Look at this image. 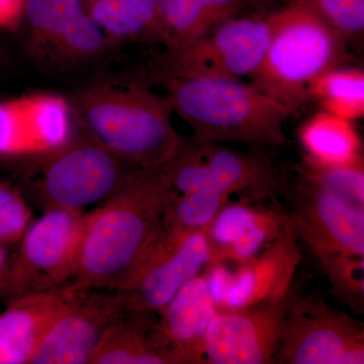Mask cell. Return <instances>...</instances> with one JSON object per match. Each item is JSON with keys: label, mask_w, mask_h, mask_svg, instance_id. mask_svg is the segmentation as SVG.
<instances>
[{"label": "cell", "mask_w": 364, "mask_h": 364, "mask_svg": "<svg viewBox=\"0 0 364 364\" xmlns=\"http://www.w3.org/2000/svg\"><path fill=\"white\" fill-rule=\"evenodd\" d=\"M174 196L164 166L131 176L85 215L71 282L82 289H123L159 233L165 208Z\"/></svg>", "instance_id": "obj_1"}, {"label": "cell", "mask_w": 364, "mask_h": 364, "mask_svg": "<svg viewBox=\"0 0 364 364\" xmlns=\"http://www.w3.org/2000/svg\"><path fill=\"white\" fill-rule=\"evenodd\" d=\"M68 102L87 136L136 168H161L183 142L172 124L169 98L141 83H95Z\"/></svg>", "instance_id": "obj_2"}, {"label": "cell", "mask_w": 364, "mask_h": 364, "mask_svg": "<svg viewBox=\"0 0 364 364\" xmlns=\"http://www.w3.org/2000/svg\"><path fill=\"white\" fill-rule=\"evenodd\" d=\"M173 111L210 143L284 145L294 112L251 85L224 78H159Z\"/></svg>", "instance_id": "obj_3"}, {"label": "cell", "mask_w": 364, "mask_h": 364, "mask_svg": "<svg viewBox=\"0 0 364 364\" xmlns=\"http://www.w3.org/2000/svg\"><path fill=\"white\" fill-rule=\"evenodd\" d=\"M272 42L251 85L294 112L321 76L343 64L346 41L304 0L273 13Z\"/></svg>", "instance_id": "obj_4"}, {"label": "cell", "mask_w": 364, "mask_h": 364, "mask_svg": "<svg viewBox=\"0 0 364 364\" xmlns=\"http://www.w3.org/2000/svg\"><path fill=\"white\" fill-rule=\"evenodd\" d=\"M273 28V13L224 21L178 51L166 52L158 77H251L264 59Z\"/></svg>", "instance_id": "obj_5"}, {"label": "cell", "mask_w": 364, "mask_h": 364, "mask_svg": "<svg viewBox=\"0 0 364 364\" xmlns=\"http://www.w3.org/2000/svg\"><path fill=\"white\" fill-rule=\"evenodd\" d=\"M277 363L363 364V325L321 299L289 293Z\"/></svg>", "instance_id": "obj_6"}, {"label": "cell", "mask_w": 364, "mask_h": 364, "mask_svg": "<svg viewBox=\"0 0 364 364\" xmlns=\"http://www.w3.org/2000/svg\"><path fill=\"white\" fill-rule=\"evenodd\" d=\"M44 158L40 188L51 208L82 210L104 202L141 171L90 136H74Z\"/></svg>", "instance_id": "obj_7"}, {"label": "cell", "mask_w": 364, "mask_h": 364, "mask_svg": "<svg viewBox=\"0 0 364 364\" xmlns=\"http://www.w3.org/2000/svg\"><path fill=\"white\" fill-rule=\"evenodd\" d=\"M82 210L50 208L21 237L6 289L14 298L53 291L73 279L82 239Z\"/></svg>", "instance_id": "obj_8"}, {"label": "cell", "mask_w": 364, "mask_h": 364, "mask_svg": "<svg viewBox=\"0 0 364 364\" xmlns=\"http://www.w3.org/2000/svg\"><path fill=\"white\" fill-rule=\"evenodd\" d=\"M210 262V246L203 229L181 232L161 225L133 277L119 291L129 312L159 315L182 287Z\"/></svg>", "instance_id": "obj_9"}, {"label": "cell", "mask_w": 364, "mask_h": 364, "mask_svg": "<svg viewBox=\"0 0 364 364\" xmlns=\"http://www.w3.org/2000/svg\"><path fill=\"white\" fill-rule=\"evenodd\" d=\"M26 49L41 65L68 67L102 58L114 42L88 16L81 0H26Z\"/></svg>", "instance_id": "obj_10"}, {"label": "cell", "mask_w": 364, "mask_h": 364, "mask_svg": "<svg viewBox=\"0 0 364 364\" xmlns=\"http://www.w3.org/2000/svg\"><path fill=\"white\" fill-rule=\"evenodd\" d=\"M289 219L321 264L342 256L364 257V207L301 179Z\"/></svg>", "instance_id": "obj_11"}, {"label": "cell", "mask_w": 364, "mask_h": 364, "mask_svg": "<svg viewBox=\"0 0 364 364\" xmlns=\"http://www.w3.org/2000/svg\"><path fill=\"white\" fill-rule=\"evenodd\" d=\"M81 289L53 323L32 364H90L93 352L128 311L121 291Z\"/></svg>", "instance_id": "obj_12"}, {"label": "cell", "mask_w": 364, "mask_h": 364, "mask_svg": "<svg viewBox=\"0 0 364 364\" xmlns=\"http://www.w3.org/2000/svg\"><path fill=\"white\" fill-rule=\"evenodd\" d=\"M287 299V296L244 310L218 311L205 333V363H277Z\"/></svg>", "instance_id": "obj_13"}, {"label": "cell", "mask_w": 364, "mask_h": 364, "mask_svg": "<svg viewBox=\"0 0 364 364\" xmlns=\"http://www.w3.org/2000/svg\"><path fill=\"white\" fill-rule=\"evenodd\" d=\"M68 98L35 93L0 102V155L46 156L73 138Z\"/></svg>", "instance_id": "obj_14"}, {"label": "cell", "mask_w": 364, "mask_h": 364, "mask_svg": "<svg viewBox=\"0 0 364 364\" xmlns=\"http://www.w3.org/2000/svg\"><path fill=\"white\" fill-rule=\"evenodd\" d=\"M293 226L263 252L228 268L226 287L218 311H239L279 301L291 293L301 256Z\"/></svg>", "instance_id": "obj_15"}, {"label": "cell", "mask_w": 364, "mask_h": 364, "mask_svg": "<svg viewBox=\"0 0 364 364\" xmlns=\"http://www.w3.org/2000/svg\"><path fill=\"white\" fill-rule=\"evenodd\" d=\"M291 226L289 215L277 208L249 200L228 202L203 228L210 250V263L240 264L263 252Z\"/></svg>", "instance_id": "obj_16"}, {"label": "cell", "mask_w": 364, "mask_h": 364, "mask_svg": "<svg viewBox=\"0 0 364 364\" xmlns=\"http://www.w3.org/2000/svg\"><path fill=\"white\" fill-rule=\"evenodd\" d=\"M218 312L205 273L186 282L159 314L154 325L157 343L174 364H205V339Z\"/></svg>", "instance_id": "obj_17"}, {"label": "cell", "mask_w": 364, "mask_h": 364, "mask_svg": "<svg viewBox=\"0 0 364 364\" xmlns=\"http://www.w3.org/2000/svg\"><path fill=\"white\" fill-rule=\"evenodd\" d=\"M81 289L69 282L53 291L14 298L0 313V364L32 363L53 323Z\"/></svg>", "instance_id": "obj_18"}, {"label": "cell", "mask_w": 364, "mask_h": 364, "mask_svg": "<svg viewBox=\"0 0 364 364\" xmlns=\"http://www.w3.org/2000/svg\"><path fill=\"white\" fill-rule=\"evenodd\" d=\"M193 139L203 160L208 188L230 196L240 193L255 202L270 198L279 191V172L267 158Z\"/></svg>", "instance_id": "obj_19"}, {"label": "cell", "mask_w": 364, "mask_h": 364, "mask_svg": "<svg viewBox=\"0 0 364 364\" xmlns=\"http://www.w3.org/2000/svg\"><path fill=\"white\" fill-rule=\"evenodd\" d=\"M249 0H158L159 43L178 51L236 16Z\"/></svg>", "instance_id": "obj_20"}, {"label": "cell", "mask_w": 364, "mask_h": 364, "mask_svg": "<svg viewBox=\"0 0 364 364\" xmlns=\"http://www.w3.org/2000/svg\"><path fill=\"white\" fill-rule=\"evenodd\" d=\"M154 316L127 311L105 335L90 364H174L155 338Z\"/></svg>", "instance_id": "obj_21"}, {"label": "cell", "mask_w": 364, "mask_h": 364, "mask_svg": "<svg viewBox=\"0 0 364 364\" xmlns=\"http://www.w3.org/2000/svg\"><path fill=\"white\" fill-rule=\"evenodd\" d=\"M299 140L306 160L324 166L363 161V148L353 122L321 111L306 119Z\"/></svg>", "instance_id": "obj_22"}, {"label": "cell", "mask_w": 364, "mask_h": 364, "mask_svg": "<svg viewBox=\"0 0 364 364\" xmlns=\"http://www.w3.org/2000/svg\"><path fill=\"white\" fill-rule=\"evenodd\" d=\"M88 16L114 43L158 42V0H81Z\"/></svg>", "instance_id": "obj_23"}, {"label": "cell", "mask_w": 364, "mask_h": 364, "mask_svg": "<svg viewBox=\"0 0 364 364\" xmlns=\"http://www.w3.org/2000/svg\"><path fill=\"white\" fill-rule=\"evenodd\" d=\"M311 100L322 111L348 121L364 116V73L352 67H335L326 72L313 86Z\"/></svg>", "instance_id": "obj_24"}, {"label": "cell", "mask_w": 364, "mask_h": 364, "mask_svg": "<svg viewBox=\"0 0 364 364\" xmlns=\"http://www.w3.org/2000/svg\"><path fill=\"white\" fill-rule=\"evenodd\" d=\"M228 202L230 196L217 188L176 196L165 208L162 226L181 232L203 229Z\"/></svg>", "instance_id": "obj_25"}, {"label": "cell", "mask_w": 364, "mask_h": 364, "mask_svg": "<svg viewBox=\"0 0 364 364\" xmlns=\"http://www.w3.org/2000/svg\"><path fill=\"white\" fill-rule=\"evenodd\" d=\"M301 173L304 181L322 186L354 205L364 207L363 161L339 166H324L305 159Z\"/></svg>", "instance_id": "obj_26"}, {"label": "cell", "mask_w": 364, "mask_h": 364, "mask_svg": "<svg viewBox=\"0 0 364 364\" xmlns=\"http://www.w3.org/2000/svg\"><path fill=\"white\" fill-rule=\"evenodd\" d=\"M335 296L351 308L363 310L364 257L333 258L322 263Z\"/></svg>", "instance_id": "obj_27"}, {"label": "cell", "mask_w": 364, "mask_h": 364, "mask_svg": "<svg viewBox=\"0 0 364 364\" xmlns=\"http://www.w3.org/2000/svg\"><path fill=\"white\" fill-rule=\"evenodd\" d=\"M345 41L358 37L364 30V0H304Z\"/></svg>", "instance_id": "obj_28"}, {"label": "cell", "mask_w": 364, "mask_h": 364, "mask_svg": "<svg viewBox=\"0 0 364 364\" xmlns=\"http://www.w3.org/2000/svg\"><path fill=\"white\" fill-rule=\"evenodd\" d=\"M30 221V208L20 193L0 183V244L21 240Z\"/></svg>", "instance_id": "obj_29"}, {"label": "cell", "mask_w": 364, "mask_h": 364, "mask_svg": "<svg viewBox=\"0 0 364 364\" xmlns=\"http://www.w3.org/2000/svg\"><path fill=\"white\" fill-rule=\"evenodd\" d=\"M26 0H0V28H14L23 21Z\"/></svg>", "instance_id": "obj_30"}, {"label": "cell", "mask_w": 364, "mask_h": 364, "mask_svg": "<svg viewBox=\"0 0 364 364\" xmlns=\"http://www.w3.org/2000/svg\"><path fill=\"white\" fill-rule=\"evenodd\" d=\"M9 269L11 267H9L6 251L0 246V291L6 289Z\"/></svg>", "instance_id": "obj_31"}]
</instances>
